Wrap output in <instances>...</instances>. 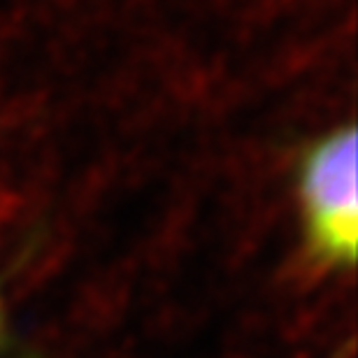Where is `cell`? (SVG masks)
I'll return each mask as SVG.
<instances>
[{"label":"cell","mask_w":358,"mask_h":358,"mask_svg":"<svg viewBox=\"0 0 358 358\" xmlns=\"http://www.w3.org/2000/svg\"><path fill=\"white\" fill-rule=\"evenodd\" d=\"M300 193L314 249L326 261L354 266L358 238L354 128L335 133L312 149L303 166Z\"/></svg>","instance_id":"6da1fadb"}]
</instances>
